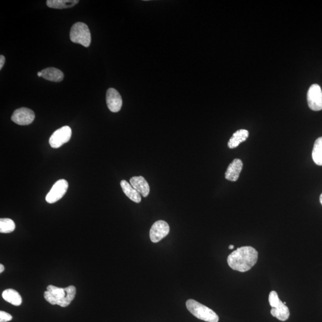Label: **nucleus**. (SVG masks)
<instances>
[{
  "label": "nucleus",
  "instance_id": "nucleus-11",
  "mask_svg": "<svg viewBox=\"0 0 322 322\" xmlns=\"http://www.w3.org/2000/svg\"><path fill=\"white\" fill-rule=\"evenodd\" d=\"M106 99L108 107L111 112H118L121 110L123 100L117 90L109 89L106 93Z\"/></svg>",
  "mask_w": 322,
  "mask_h": 322
},
{
  "label": "nucleus",
  "instance_id": "nucleus-13",
  "mask_svg": "<svg viewBox=\"0 0 322 322\" xmlns=\"http://www.w3.org/2000/svg\"><path fill=\"white\" fill-rule=\"evenodd\" d=\"M131 185L143 197L148 196L150 192V187L145 178L142 176H135L131 178L130 180Z\"/></svg>",
  "mask_w": 322,
  "mask_h": 322
},
{
  "label": "nucleus",
  "instance_id": "nucleus-10",
  "mask_svg": "<svg viewBox=\"0 0 322 322\" xmlns=\"http://www.w3.org/2000/svg\"><path fill=\"white\" fill-rule=\"evenodd\" d=\"M35 119V114L33 110L27 108L17 109L12 115L11 120L15 123L20 126H28Z\"/></svg>",
  "mask_w": 322,
  "mask_h": 322
},
{
  "label": "nucleus",
  "instance_id": "nucleus-6",
  "mask_svg": "<svg viewBox=\"0 0 322 322\" xmlns=\"http://www.w3.org/2000/svg\"><path fill=\"white\" fill-rule=\"evenodd\" d=\"M72 130L70 127L64 126L55 131L49 139L50 145L53 148H60L65 143L70 141Z\"/></svg>",
  "mask_w": 322,
  "mask_h": 322
},
{
  "label": "nucleus",
  "instance_id": "nucleus-5",
  "mask_svg": "<svg viewBox=\"0 0 322 322\" xmlns=\"http://www.w3.org/2000/svg\"><path fill=\"white\" fill-rule=\"evenodd\" d=\"M268 301L271 307V314L280 321L288 319L290 312L288 307L281 301L276 291H271L268 296Z\"/></svg>",
  "mask_w": 322,
  "mask_h": 322
},
{
  "label": "nucleus",
  "instance_id": "nucleus-18",
  "mask_svg": "<svg viewBox=\"0 0 322 322\" xmlns=\"http://www.w3.org/2000/svg\"><path fill=\"white\" fill-rule=\"evenodd\" d=\"M78 3V0H48L46 4L50 8L64 9L73 8Z\"/></svg>",
  "mask_w": 322,
  "mask_h": 322
},
{
  "label": "nucleus",
  "instance_id": "nucleus-17",
  "mask_svg": "<svg viewBox=\"0 0 322 322\" xmlns=\"http://www.w3.org/2000/svg\"><path fill=\"white\" fill-rule=\"evenodd\" d=\"M2 296L5 301L11 303V304L19 306L23 302L22 297L17 290L13 289H8L2 293Z\"/></svg>",
  "mask_w": 322,
  "mask_h": 322
},
{
  "label": "nucleus",
  "instance_id": "nucleus-4",
  "mask_svg": "<svg viewBox=\"0 0 322 322\" xmlns=\"http://www.w3.org/2000/svg\"><path fill=\"white\" fill-rule=\"evenodd\" d=\"M70 39L72 42L89 48L92 41L89 27L83 23L75 24L71 28Z\"/></svg>",
  "mask_w": 322,
  "mask_h": 322
},
{
  "label": "nucleus",
  "instance_id": "nucleus-24",
  "mask_svg": "<svg viewBox=\"0 0 322 322\" xmlns=\"http://www.w3.org/2000/svg\"><path fill=\"white\" fill-rule=\"evenodd\" d=\"M37 76H38V77H42V72H39V73H37Z\"/></svg>",
  "mask_w": 322,
  "mask_h": 322
},
{
  "label": "nucleus",
  "instance_id": "nucleus-16",
  "mask_svg": "<svg viewBox=\"0 0 322 322\" xmlns=\"http://www.w3.org/2000/svg\"><path fill=\"white\" fill-rule=\"evenodd\" d=\"M248 131L243 129L236 131L228 142V147L230 149L237 148L240 143L245 142L248 138Z\"/></svg>",
  "mask_w": 322,
  "mask_h": 322
},
{
  "label": "nucleus",
  "instance_id": "nucleus-20",
  "mask_svg": "<svg viewBox=\"0 0 322 322\" xmlns=\"http://www.w3.org/2000/svg\"><path fill=\"white\" fill-rule=\"evenodd\" d=\"M15 222L10 218H1L0 219V232L9 233L15 229Z\"/></svg>",
  "mask_w": 322,
  "mask_h": 322
},
{
  "label": "nucleus",
  "instance_id": "nucleus-26",
  "mask_svg": "<svg viewBox=\"0 0 322 322\" xmlns=\"http://www.w3.org/2000/svg\"><path fill=\"white\" fill-rule=\"evenodd\" d=\"M320 202L321 203V204L322 205V193L321 194V195L320 196Z\"/></svg>",
  "mask_w": 322,
  "mask_h": 322
},
{
  "label": "nucleus",
  "instance_id": "nucleus-14",
  "mask_svg": "<svg viewBox=\"0 0 322 322\" xmlns=\"http://www.w3.org/2000/svg\"><path fill=\"white\" fill-rule=\"evenodd\" d=\"M42 77L46 80L53 82H61L63 80L64 74L63 72L55 68H48L42 70Z\"/></svg>",
  "mask_w": 322,
  "mask_h": 322
},
{
  "label": "nucleus",
  "instance_id": "nucleus-22",
  "mask_svg": "<svg viewBox=\"0 0 322 322\" xmlns=\"http://www.w3.org/2000/svg\"><path fill=\"white\" fill-rule=\"evenodd\" d=\"M6 59L4 56H0V70H2L5 64Z\"/></svg>",
  "mask_w": 322,
  "mask_h": 322
},
{
  "label": "nucleus",
  "instance_id": "nucleus-8",
  "mask_svg": "<svg viewBox=\"0 0 322 322\" xmlns=\"http://www.w3.org/2000/svg\"><path fill=\"white\" fill-rule=\"evenodd\" d=\"M307 102L309 108L312 111L322 110V91L317 84H312L307 93Z\"/></svg>",
  "mask_w": 322,
  "mask_h": 322
},
{
  "label": "nucleus",
  "instance_id": "nucleus-23",
  "mask_svg": "<svg viewBox=\"0 0 322 322\" xmlns=\"http://www.w3.org/2000/svg\"><path fill=\"white\" fill-rule=\"evenodd\" d=\"M5 270V266L2 264H0V273H3Z\"/></svg>",
  "mask_w": 322,
  "mask_h": 322
},
{
  "label": "nucleus",
  "instance_id": "nucleus-15",
  "mask_svg": "<svg viewBox=\"0 0 322 322\" xmlns=\"http://www.w3.org/2000/svg\"><path fill=\"white\" fill-rule=\"evenodd\" d=\"M121 186L125 195L128 198L136 203H140L142 201L141 195L134 188V187L127 182L126 180L121 181Z\"/></svg>",
  "mask_w": 322,
  "mask_h": 322
},
{
  "label": "nucleus",
  "instance_id": "nucleus-7",
  "mask_svg": "<svg viewBox=\"0 0 322 322\" xmlns=\"http://www.w3.org/2000/svg\"><path fill=\"white\" fill-rule=\"evenodd\" d=\"M68 181L64 179L59 180L54 184L52 188L46 196V200L49 204H53L63 198L68 189Z\"/></svg>",
  "mask_w": 322,
  "mask_h": 322
},
{
  "label": "nucleus",
  "instance_id": "nucleus-1",
  "mask_svg": "<svg viewBox=\"0 0 322 322\" xmlns=\"http://www.w3.org/2000/svg\"><path fill=\"white\" fill-rule=\"evenodd\" d=\"M258 252L251 246H242L228 256L227 263L233 270L245 272L257 263Z\"/></svg>",
  "mask_w": 322,
  "mask_h": 322
},
{
  "label": "nucleus",
  "instance_id": "nucleus-21",
  "mask_svg": "<svg viewBox=\"0 0 322 322\" xmlns=\"http://www.w3.org/2000/svg\"><path fill=\"white\" fill-rule=\"evenodd\" d=\"M13 317L7 312L0 311V322H8L12 320Z\"/></svg>",
  "mask_w": 322,
  "mask_h": 322
},
{
  "label": "nucleus",
  "instance_id": "nucleus-2",
  "mask_svg": "<svg viewBox=\"0 0 322 322\" xmlns=\"http://www.w3.org/2000/svg\"><path fill=\"white\" fill-rule=\"evenodd\" d=\"M76 287L73 285L67 287H59L49 285L44 293L47 301L52 305H58L62 307H68L76 297Z\"/></svg>",
  "mask_w": 322,
  "mask_h": 322
},
{
  "label": "nucleus",
  "instance_id": "nucleus-9",
  "mask_svg": "<svg viewBox=\"0 0 322 322\" xmlns=\"http://www.w3.org/2000/svg\"><path fill=\"white\" fill-rule=\"evenodd\" d=\"M170 232V226L163 220L156 221L150 230V239L154 243H157L166 237Z\"/></svg>",
  "mask_w": 322,
  "mask_h": 322
},
{
  "label": "nucleus",
  "instance_id": "nucleus-12",
  "mask_svg": "<svg viewBox=\"0 0 322 322\" xmlns=\"http://www.w3.org/2000/svg\"><path fill=\"white\" fill-rule=\"evenodd\" d=\"M242 168L243 163L242 161L239 159H234L227 169L226 173H225V178L227 180L231 181H237L239 179Z\"/></svg>",
  "mask_w": 322,
  "mask_h": 322
},
{
  "label": "nucleus",
  "instance_id": "nucleus-25",
  "mask_svg": "<svg viewBox=\"0 0 322 322\" xmlns=\"http://www.w3.org/2000/svg\"><path fill=\"white\" fill-rule=\"evenodd\" d=\"M233 248H234V245H230L229 246V249H233Z\"/></svg>",
  "mask_w": 322,
  "mask_h": 322
},
{
  "label": "nucleus",
  "instance_id": "nucleus-19",
  "mask_svg": "<svg viewBox=\"0 0 322 322\" xmlns=\"http://www.w3.org/2000/svg\"><path fill=\"white\" fill-rule=\"evenodd\" d=\"M312 157L315 164L322 166V137L315 140L312 149Z\"/></svg>",
  "mask_w": 322,
  "mask_h": 322
},
{
  "label": "nucleus",
  "instance_id": "nucleus-3",
  "mask_svg": "<svg viewBox=\"0 0 322 322\" xmlns=\"http://www.w3.org/2000/svg\"><path fill=\"white\" fill-rule=\"evenodd\" d=\"M186 307L196 317L207 322H218L219 317L212 309L194 299L186 301Z\"/></svg>",
  "mask_w": 322,
  "mask_h": 322
}]
</instances>
